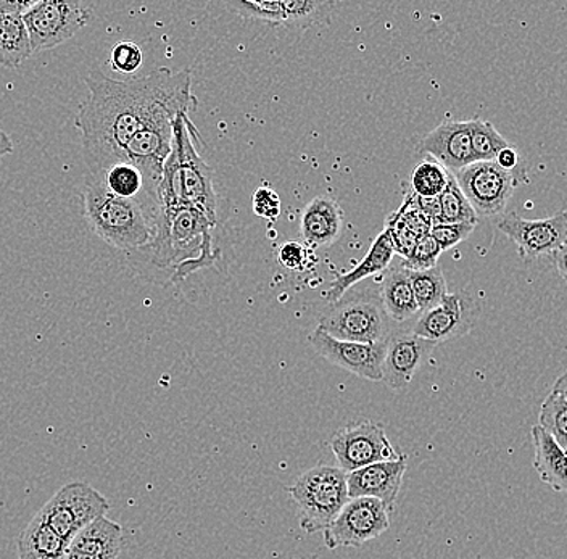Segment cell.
Listing matches in <instances>:
<instances>
[{"label": "cell", "instance_id": "obj_1", "mask_svg": "<svg viewBox=\"0 0 567 559\" xmlns=\"http://www.w3.org/2000/svg\"><path fill=\"white\" fill-rule=\"evenodd\" d=\"M86 84L89 97L78 112L76 127L89 163L102 175L113 163L122 162L123 148L148 122L190 113L197 105L189 70L158 69L127 81L92 72Z\"/></svg>", "mask_w": 567, "mask_h": 559}, {"label": "cell", "instance_id": "obj_2", "mask_svg": "<svg viewBox=\"0 0 567 559\" xmlns=\"http://www.w3.org/2000/svg\"><path fill=\"white\" fill-rule=\"evenodd\" d=\"M215 226L204 211L189 205L159 207L154 240L130 255L144 258L158 270L169 271V282L176 284L215 263L218 257L213 249Z\"/></svg>", "mask_w": 567, "mask_h": 559}, {"label": "cell", "instance_id": "obj_3", "mask_svg": "<svg viewBox=\"0 0 567 559\" xmlns=\"http://www.w3.org/2000/svg\"><path fill=\"white\" fill-rule=\"evenodd\" d=\"M81 200L89 228L109 246L133 253L154 240L159 215L155 201L116 197L97 176L84 184Z\"/></svg>", "mask_w": 567, "mask_h": 559}, {"label": "cell", "instance_id": "obj_4", "mask_svg": "<svg viewBox=\"0 0 567 559\" xmlns=\"http://www.w3.org/2000/svg\"><path fill=\"white\" fill-rule=\"evenodd\" d=\"M197 139L200 136L189 112H181L173 122L172 154L165 163L158 187L159 207L189 205L216 222L218 201L213 187V172L198 154Z\"/></svg>", "mask_w": 567, "mask_h": 559}, {"label": "cell", "instance_id": "obj_5", "mask_svg": "<svg viewBox=\"0 0 567 559\" xmlns=\"http://www.w3.org/2000/svg\"><path fill=\"white\" fill-rule=\"evenodd\" d=\"M392 323L382 306L381 292L371 288H352L319 320L321 329L339 341L388 343Z\"/></svg>", "mask_w": 567, "mask_h": 559}, {"label": "cell", "instance_id": "obj_6", "mask_svg": "<svg viewBox=\"0 0 567 559\" xmlns=\"http://www.w3.org/2000/svg\"><path fill=\"white\" fill-rule=\"evenodd\" d=\"M299 509V524L307 534L324 532L349 504L347 473L339 466L318 465L305 470L287 487Z\"/></svg>", "mask_w": 567, "mask_h": 559}, {"label": "cell", "instance_id": "obj_7", "mask_svg": "<svg viewBox=\"0 0 567 559\" xmlns=\"http://www.w3.org/2000/svg\"><path fill=\"white\" fill-rule=\"evenodd\" d=\"M477 217H496L503 214L514 190L527 183L526 168L514 172L499 168L495 162H476L453 175Z\"/></svg>", "mask_w": 567, "mask_h": 559}, {"label": "cell", "instance_id": "obj_8", "mask_svg": "<svg viewBox=\"0 0 567 559\" xmlns=\"http://www.w3.org/2000/svg\"><path fill=\"white\" fill-rule=\"evenodd\" d=\"M92 6L83 2L39 0L23 21L30 34L31 51L42 52L56 48L73 38L92 20Z\"/></svg>", "mask_w": 567, "mask_h": 559}, {"label": "cell", "instance_id": "obj_9", "mask_svg": "<svg viewBox=\"0 0 567 559\" xmlns=\"http://www.w3.org/2000/svg\"><path fill=\"white\" fill-rule=\"evenodd\" d=\"M329 445L339 468L347 474L375 463L395 462L402 456L390 442L385 427L372 421L349 424L337 431Z\"/></svg>", "mask_w": 567, "mask_h": 559}, {"label": "cell", "instance_id": "obj_10", "mask_svg": "<svg viewBox=\"0 0 567 559\" xmlns=\"http://www.w3.org/2000/svg\"><path fill=\"white\" fill-rule=\"evenodd\" d=\"M392 513L375 498H350L334 522L322 532L329 550L361 548L388 532Z\"/></svg>", "mask_w": 567, "mask_h": 559}, {"label": "cell", "instance_id": "obj_11", "mask_svg": "<svg viewBox=\"0 0 567 559\" xmlns=\"http://www.w3.org/2000/svg\"><path fill=\"white\" fill-rule=\"evenodd\" d=\"M176 116L163 115L152 120L123 148L122 162L133 163L141 169L148 194L158 205V187L162 184L163 168L172 154L173 122Z\"/></svg>", "mask_w": 567, "mask_h": 559}, {"label": "cell", "instance_id": "obj_12", "mask_svg": "<svg viewBox=\"0 0 567 559\" xmlns=\"http://www.w3.org/2000/svg\"><path fill=\"white\" fill-rule=\"evenodd\" d=\"M481 311V303L467 290L449 292L437 307L421 313L411 332L435 343L453 341L476 328Z\"/></svg>", "mask_w": 567, "mask_h": 559}, {"label": "cell", "instance_id": "obj_13", "mask_svg": "<svg viewBox=\"0 0 567 559\" xmlns=\"http://www.w3.org/2000/svg\"><path fill=\"white\" fill-rule=\"evenodd\" d=\"M496 229L516 244L520 258L526 263L544 255L549 257L567 242L565 211L544 219H526L512 211L496 221Z\"/></svg>", "mask_w": 567, "mask_h": 559}, {"label": "cell", "instance_id": "obj_14", "mask_svg": "<svg viewBox=\"0 0 567 559\" xmlns=\"http://www.w3.org/2000/svg\"><path fill=\"white\" fill-rule=\"evenodd\" d=\"M311 349L329 363L349 371L363 380L382 381V361L388 343H357L339 341L315 329L308 338Z\"/></svg>", "mask_w": 567, "mask_h": 559}, {"label": "cell", "instance_id": "obj_15", "mask_svg": "<svg viewBox=\"0 0 567 559\" xmlns=\"http://www.w3.org/2000/svg\"><path fill=\"white\" fill-rule=\"evenodd\" d=\"M439 343L425 341L413 332L390 335L382 361V382L393 392L405 391Z\"/></svg>", "mask_w": 567, "mask_h": 559}, {"label": "cell", "instance_id": "obj_16", "mask_svg": "<svg viewBox=\"0 0 567 559\" xmlns=\"http://www.w3.org/2000/svg\"><path fill=\"white\" fill-rule=\"evenodd\" d=\"M408 468L406 455L395 462L375 463L347 474L350 498H375L390 513L395 509Z\"/></svg>", "mask_w": 567, "mask_h": 559}, {"label": "cell", "instance_id": "obj_17", "mask_svg": "<svg viewBox=\"0 0 567 559\" xmlns=\"http://www.w3.org/2000/svg\"><path fill=\"white\" fill-rule=\"evenodd\" d=\"M420 152L441 163L443 168L453 172V175L473 165L476 158L471 144L470 120L467 122L445 120L421 141Z\"/></svg>", "mask_w": 567, "mask_h": 559}, {"label": "cell", "instance_id": "obj_18", "mask_svg": "<svg viewBox=\"0 0 567 559\" xmlns=\"http://www.w3.org/2000/svg\"><path fill=\"white\" fill-rule=\"evenodd\" d=\"M343 214L331 197L318 196L305 207L300 232L310 247H329L342 236Z\"/></svg>", "mask_w": 567, "mask_h": 559}, {"label": "cell", "instance_id": "obj_19", "mask_svg": "<svg viewBox=\"0 0 567 559\" xmlns=\"http://www.w3.org/2000/svg\"><path fill=\"white\" fill-rule=\"evenodd\" d=\"M393 255H395V252H393L390 237L388 232L382 231L381 235L375 237L367 257H364L352 271L337 276L334 281L331 282V286H329V289L326 290L324 293L326 300H328L329 303L339 302L347 290L360 284L363 279L384 271L385 268L389 267L390 261H392Z\"/></svg>", "mask_w": 567, "mask_h": 559}, {"label": "cell", "instance_id": "obj_20", "mask_svg": "<svg viewBox=\"0 0 567 559\" xmlns=\"http://www.w3.org/2000/svg\"><path fill=\"white\" fill-rule=\"evenodd\" d=\"M534 468L551 490L567 494V453L538 424L532 427Z\"/></svg>", "mask_w": 567, "mask_h": 559}, {"label": "cell", "instance_id": "obj_21", "mask_svg": "<svg viewBox=\"0 0 567 559\" xmlns=\"http://www.w3.org/2000/svg\"><path fill=\"white\" fill-rule=\"evenodd\" d=\"M379 292H381L385 313L393 323H405L421 313L411 288L410 271L406 268L399 267L390 270L382 279Z\"/></svg>", "mask_w": 567, "mask_h": 559}, {"label": "cell", "instance_id": "obj_22", "mask_svg": "<svg viewBox=\"0 0 567 559\" xmlns=\"http://www.w3.org/2000/svg\"><path fill=\"white\" fill-rule=\"evenodd\" d=\"M18 559H63L69 544L35 515L18 537Z\"/></svg>", "mask_w": 567, "mask_h": 559}, {"label": "cell", "instance_id": "obj_23", "mask_svg": "<svg viewBox=\"0 0 567 559\" xmlns=\"http://www.w3.org/2000/svg\"><path fill=\"white\" fill-rule=\"evenodd\" d=\"M31 54L33 51L23 15L0 12V65L18 69Z\"/></svg>", "mask_w": 567, "mask_h": 559}, {"label": "cell", "instance_id": "obj_24", "mask_svg": "<svg viewBox=\"0 0 567 559\" xmlns=\"http://www.w3.org/2000/svg\"><path fill=\"white\" fill-rule=\"evenodd\" d=\"M59 494L70 506L81 530L109 513V500L101 491L87 486V484L71 483L69 486L60 488Z\"/></svg>", "mask_w": 567, "mask_h": 559}, {"label": "cell", "instance_id": "obj_25", "mask_svg": "<svg viewBox=\"0 0 567 559\" xmlns=\"http://www.w3.org/2000/svg\"><path fill=\"white\" fill-rule=\"evenodd\" d=\"M102 183L110 193L115 194L116 197L123 199H152L148 194L147 186H145L144 175L141 169L136 168L133 163L118 162L113 163L110 168H106ZM157 204V201H155Z\"/></svg>", "mask_w": 567, "mask_h": 559}, {"label": "cell", "instance_id": "obj_26", "mask_svg": "<svg viewBox=\"0 0 567 559\" xmlns=\"http://www.w3.org/2000/svg\"><path fill=\"white\" fill-rule=\"evenodd\" d=\"M410 281L421 313L437 307L449 293L445 276L439 267L427 271H410Z\"/></svg>", "mask_w": 567, "mask_h": 559}, {"label": "cell", "instance_id": "obj_27", "mask_svg": "<svg viewBox=\"0 0 567 559\" xmlns=\"http://www.w3.org/2000/svg\"><path fill=\"white\" fill-rule=\"evenodd\" d=\"M452 173L434 158H424L411 173L413 194L420 197H439L449 186Z\"/></svg>", "mask_w": 567, "mask_h": 559}, {"label": "cell", "instance_id": "obj_28", "mask_svg": "<svg viewBox=\"0 0 567 559\" xmlns=\"http://www.w3.org/2000/svg\"><path fill=\"white\" fill-rule=\"evenodd\" d=\"M471 144L476 162H495L503 148L509 147L508 141L498 133L491 122L470 120Z\"/></svg>", "mask_w": 567, "mask_h": 559}, {"label": "cell", "instance_id": "obj_29", "mask_svg": "<svg viewBox=\"0 0 567 559\" xmlns=\"http://www.w3.org/2000/svg\"><path fill=\"white\" fill-rule=\"evenodd\" d=\"M41 516L42 521L48 524L49 527L60 537L70 544L74 537L80 532V526H78L76 519H74L73 513H71L70 506L63 500L62 495L56 491L55 495L42 506L41 511L38 513Z\"/></svg>", "mask_w": 567, "mask_h": 559}, {"label": "cell", "instance_id": "obj_30", "mask_svg": "<svg viewBox=\"0 0 567 559\" xmlns=\"http://www.w3.org/2000/svg\"><path fill=\"white\" fill-rule=\"evenodd\" d=\"M439 200H441V222H450V225H453V222H473V225H477V214L471 207L470 200L466 199L453 176L449 186L439 196Z\"/></svg>", "mask_w": 567, "mask_h": 559}, {"label": "cell", "instance_id": "obj_31", "mask_svg": "<svg viewBox=\"0 0 567 559\" xmlns=\"http://www.w3.org/2000/svg\"><path fill=\"white\" fill-rule=\"evenodd\" d=\"M538 426L555 438L556 444L567 448V403L551 394L542 403Z\"/></svg>", "mask_w": 567, "mask_h": 559}, {"label": "cell", "instance_id": "obj_32", "mask_svg": "<svg viewBox=\"0 0 567 559\" xmlns=\"http://www.w3.org/2000/svg\"><path fill=\"white\" fill-rule=\"evenodd\" d=\"M234 12L246 19L268 21V23H286V12H284L282 0H237L228 3Z\"/></svg>", "mask_w": 567, "mask_h": 559}, {"label": "cell", "instance_id": "obj_33", "mask_svg": "<svg viewBox=\"0 0 567 559\" xmlns=\"http://www.w3.org/2000/svg\"><path fill=\"white\" fill-rule=\"evenodd\" d=\"M442 250L431 235L417 239L416 249L408 260H403L402 267L408 271H427L437 267Z\"/></svg>", "mask_w": 567, "mask_h": 559}, {"label": "cell", "instance_id": "obj_34", "mask_svg": "<svg viewBox=\"0 0 567 559\" xmlns=\"http://www.w3.org/2000/svg\"><path fill=\"white\" fill-rule=\"evenodd\" d=\"M392 215L399 219L403 226H405L411 235L416 236L417 239L431 235L432 228H434V222L414 207L411 193L408 194L405 200H403L402 207H400L399 210L393 211Z\"/></svg>", "mask_w": 567, "mask_h": 559}, {"label": "cell", "instance_id": "obj_35", "mask_svg": "<svg viewBox=\"0 0 567 559\" xmlns=\"http://www.w3.org/2000/svg\"><path fill=\"white\" fill-rule=\"evenodd\" d=\"M286 23L299 24L305 21L317 20L324 10L331 9L332 2H318V0H282Z\"/></svg>", "mask_w": 567, "mask_h": 559}, {"label": "cell", "instance_id": "obj_36", "mask_svg": "<svg viewBox=\"0 0 567 559\" xmlns=\"http://www.w3.org/2000/svg\"><path fill=\"white\" fill-rule=\"evenodd\" d=\"M142 60H144V54H142L140 45L131 41H122L113 45L112 54H110L112 69L123 74L136 73L141 69Z\"/></svg>", "mask_w": 567, "mask_h": 559}, {"label": "cell", "instance_id": "obj_37", "mask_svg": "<svg viewBox=\"0 0 567 559\" xmlns=\"http://www.w3.org/2000/svg\"><path fill=\"white\" fill-rule=\"evenodd\" d=\"M476 226L473 222H453V225L441 222V225H435L432 228L431 236L434 237L442 252H445V250L453 249L473 235Z\"/></svg>", "mask_w": 567, "mask_h": 559}, {"label": "cell", "instance_id": "obj_38", "mask_svg": "<svg viewBox=\"0 0 567 559\" xmlns=\"http://www.w3.org/2000/svg\"><path fill=\"white\" fill-rule=\"evenodd\" d=\"M384 231L390 237V242L393 246V252L400 255L403 260H408L411 253L416 249L417 237L411 235L410 231L399 221L393 215H389L388 222H385Z\"/></svg>", "mask_w": 567, "mask_h": 559}, {"label": "cell", "instance_id": "obj_39", "mask_svg": "<svg viewBox=\"0 0 567 559\" xmlns=\"http://www.w3.org/2000/svg\"><path fill=\"white\" fill-rule=\"evenodd\" d=\"M311 252L307 244L290 240V242L282 244L278 252L279 263L286 270L300 272L310 263Z\"/></svg>", "mask_w": 567, "mask_h": 559}, {"label": "cell", "instance_id": "obj_40", "mask_svg": "<svg viewBox=\"0 0 567 559\" xmlns=\"http://www.w3.org/2000/svg\"><path fill=\"white\" fill-rule=\"evenodd\" d=\"M254 211L257 217L275 221L281 215V199L271 187H260L254 194Z\"/></svg>", "mask_w": 567, "mask_h": 559}, {"label": "cell", "instance_id": "obj_41", "mask_svg": "<svg viewBox=\"0 0 567 559\" xmlns=\"http://www.w3.org/2000/svg\"><path fill=\"white\" fill-rule=\"evenodd\" d=\"M411 197H413L414 207L431 219L434 226L441 222V200H439V197H420L413 193H411Z\"/></svg>", "mask_w": 567, "mask_h": 559}, {"label": "cell", "instance_id": "obj_42", "mask_svg": "<svg viewBox=\"0 0 567 559\" xmlns=\"http://www.w3.org/2000/svg\"><path fill=\"white\" fill-rule=\"evenodd\" d=\"M495 163L499 168L506 169V172H514V169L520 166V157L516 148L509 145V147L503 148V151L499 152L498 157L495 158Z\"/></svg>", "mask_w": 567, "mask_h": 559}, {"label": "cell", "instance_id": "obj_43", "mask_svg": "<svg viewBox=\"0 0 567 559\" xmlns=\"http://www.w3.org/2000/svg\"><path fill=\"white\" fill-rule=\"evenodd\" d=\"M63 559H118V557H113V555L94 553V551L81 550V548L71 547V545H69Z\"/></svg>", "mask_w": 567, "mask_h": 559}, {"label": "cell", "instance_id": "obj_44", "mask_svg": "<svg viewBox=\"0 0 567 559\" xmlns=\"http://www.w3.org/2000/svg\"><path fill=\"white\" fill-rule=\"evenodd\" d=\"M549 258H551L556 271H558L559 276L567 282V242L549 255Z\"/></svg>", "mask_w": 567, "mask_h": 559}, {"label": "cell", "instance_id": "obj_45", "mask_svg": "<svg viewBox=\"0 0 567 559\" xmlns=\"http://www.w3.org/2000/svg\"><path fill=\"white\" fill-rule=\"evenodd\" d=\"M551 394L558 395L563 402L567 403V371L553 384Z\"/></svg>", "mask_w": 567, "mask_h": 559}, {"label": "cell", "instance_id": "obj_46", "mask_svg": "<svg viewBox=\"0 0 567 559\" xmlns=\"http://www.w3.org/2000/svg\"><path fill=\"white\" fill-rule=\"evenodd\" d=\"M12 139H10V136L6 131L0 130V157H6V155L12 154Z\"/></svg>", "mask_w": 567, "mask_h": 559}, {"label": "cell", "instance_id": "obj_47", "mask_svg": "<svg viewBox=\"0 0 567 559\" xmlns=\"http://www.w3.org/2000/svg\"><path fill=\"white\" fill-rule=\"evenodd\" d=\"M565 214H566V218H567V210L565 211Z\"/></svg>", "mask_w": 567, "mask_h": 559}, {"label": "cell", "instance_id": "obj_48", "mask_svg": "<svg viewBox=\"0 0 567 559\" xmlns=\"http://www.w3.org/2000/svg\"><path fill=\"white\" fill-rule=\"evenodd\" d=\"M566 453H567V448H566Z\"/></svg>", "mask_w": 567, "mask_h": 559}]
</instances>
